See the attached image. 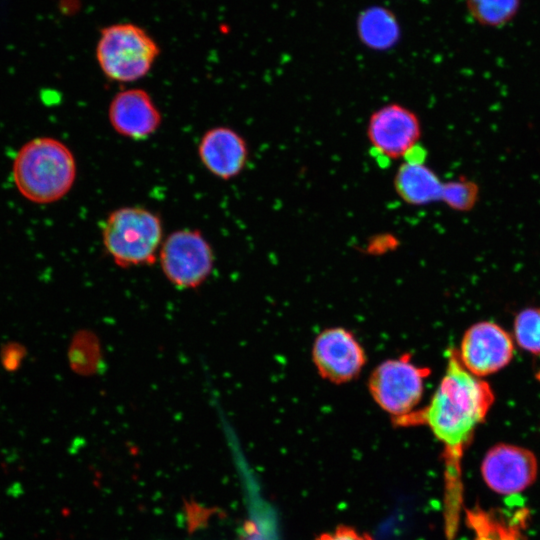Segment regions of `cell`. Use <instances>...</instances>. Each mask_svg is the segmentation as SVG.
Returning a JSON list of instances; mask_svg holds the SVG:
<instances>
[{"label": "cell", "instance_id": "2e32d148", "mask_svg": "<svg viewBox=\"0 0 540 540\" xmlns=\"http://www.w3.org/2000/svg\"><path fill=\"white\" fill-rule=\"evenodd\" d=\"M514 335L522 349L540 356V307L526 308L517 314Z\"/></svg>", "mask_w": 540, "mask_h": 540}, {"label": "cell", "instance_id": "7a4b0ae2", "mask_svg": "<svg viewBox=\"0 0 540 540\" xmlns=\"http://www.w3.org/2000/svg\"><path fill=\"white\" fill-rule=\"evenodd\" d=\"M77 175L73 152L62 141L40 136L24 143L12 163L19 194L31 203L59 201L72 189Z\"/></svg>", "mask_w": 540, "mask_h": 540}, {"label": "cell", "instance_id": "e0dca14e", "mask_svg": "<svg viewBox=\"0 0 540 540\" xmlns=\"http://www.w3.org/2000/svg\"><path fill=\"white\" fill-rule=\"evenodd\" d=\"M479 198L478 185L466 178L443 183L441 200L455 211H470Z\"/></svg>", "mask_w": 540, "mask_h": 540}, {"label": "cell", "instance_id": "5bb4252c", "mask_svg": "<svg viewBox=\"0 0 540 540\" xmlns=\"http://www.w3.org/2000/svg\"><path fill=\"white\" fill-rule=\"evenodd\" d=\"M361 42L373 50H387L399 40L400 28L395 15L386 8L373 6L362 11L357 19Z\"/></svg>", "mask_w": 540, "mask_h": 540}, {"label": "cell", "instance_id": "7c38bea8", "mask_svg": "<svg viewBox=\"0 0 540 540\" xmlns=\"http://www.w3.org/2000/svg\"><path fill=\"white\" fill-rule=\"evenodd\" d=\"M198 155L210 173L229 180L243 171L249 151L245 139L238 132L217 126L203 134L198 144Z\"/></svg>", "mask_w": 540, "mask_h": 540}, {"label": "cell", "instance_id": "52a82bcc", "mask_svg": "<svg viewBox=\"0 0 540 540\" xmlns=\"http://www.w3.org/2000/svg\"><path fill=\"white\" fill-rule=\"evenodd\" d=\"M421 132L417 114L399 103H389L375 110L367 125L373 152L385 160L404 157L418 144Z\"/></svg>", "mask_w": 540, "mask_h": 540}, {"label": "cell", "instance_id": "9c48e42d", "mask_svg": "<svg viewBox=\"0 0 540 540\" xmlns=\"http://www.w3.org/2000/svg\"><path fill=\"white\" fill-rule=\"evenodd\" d=\"M480 470L485 484L493 492L510 495L526 490L535 482L538 461L527 448L500 443L486 452Z\"/></svg>", "mask_w": 540, "mask_h": 540}, {"label": "cell", "instance_id": "3957f363", "mask_svg": "<svg viewBox=\"0 0 540 540\" xmlns=\"http://www.w3.org/2000/svg\"><path fill=\"white\" fill-rule=\"evenodd\" d=\"M103 245L113 262L122 268L153 264L163 242L160 217L139 206L112 211L102 228Z\"/></svg>", "mask_w": 540, "mask_h": 540}, {"label": "cell", "instance_id": "ac0fdd59", "mask_svg": "<svg viewBox=\"0 0 540 540\" xmlns=\"http://www.w3.org/2000/svg\"><path fill=\"white\" fill-rule=\"evenodd\" d=\"M469 522L475 531V540H518L517 531L492 520L486 513L470 512Z\"/></svg>", "mask_w": 540, "mask_h": 540}, {"label": "cell", "instance_id": "d6986e66", "mask_svg": "<svg viewBox=\"0 0 540 540\" xmlns=\"http://www.w3.org/2000/svg\"><path fill=\"white\" fill-rule=\"evenodd\" d=\"M220 514L221 510L218 507H208L194 499L183 501V517L190 535L208 527L210 520Z\"/></svg>", "mask_w": 540, "mask_h": 540}, {"label": "cell", "instance_id": "ba28073f", "mask_svg": "<svg viewBox=\"0 0 540 540\" xmlns=\"http://www.w3.org/2000/svg\"><path fill=\"white\" fill-rule=\"evenodd\" d=\"M312 359L323 379L343 384L360 374L366 363V354L351 331L332 327L317 335L312 347Z\"/></svg>", "mask_w": 540, "mask_h": 540}, {"label": "cell", "instance_id": "9a60e30c", "mask_svg": "<svg viewBox=\"0 0 540 540\" xmlns=\"http://www.w3.org/2000/svg\"><path fill=\"white\" fill-rule=\"evenodd\" d=\"M522 0H465L470 18L486 28H501L518 15Z\"/></svg>", "mask_w": 540, "mask_h": 540}, {"label": "cell", "instance_id": "ffe728a7", "mask_svg": "<svg viewBox=\"0 0 540 540\" xmlns=\"http://www.w3.org/2000/svg\"><path fill=\"white\" fill-rule=\"evenodd\" d=\"M316 540H373L370 536L360 533L347 526H340L333 532L325 533Z\"/></svg>", "mask_w": 540, "mask_h": 540}, {"label": "cell", "instance_id": "44dd1931", "mask_svg": "<svg viewBox=\"0 0 540 540\" xmlns=\"http://www.w3.org/2000/svg\"><path fill=\"white\" fill-rule=\"evenodd\" d=\"M427 156L426 149L419 143L413 146L405 155L404 159L407 163L425 164Z\"/></svg>", "mask_w": 540, "mask_h": 540}, {"label": "cell", "instance_id": "277c9868", "mask_svg": "<svg viewBox=\"0 0 540 540\" xmlns=\"http://www.w3.org/2000/svg\"><path fill=\"white\" fill-rule=\"evenodd\" d=\"M95 54L108 79L127 83L150 72L160 55V47L142 27L121 22L101 29Z\"/></svg>", "mask_w": 540, "mask_h": 540}, {"label": "cell", "instance_id": "4fadbf2b", "mask_svg": "<svg viewBox=\"0 0 540 540\" xmlns=\"http://www.w3.org/2000/svg\"><path fill=\"white\" fill-rule=\"evenodd\" d=\"M393 183L397 195L409 205L421 206L441 200L443 183L425 164L404 162Z\"/></svg>", "mask_w": 540, "mask_h": 540}, {"label": "cell", "instance_id": "8fae6325", "mask_svg": "<svg viewBox=\"0 0 540 540\" xmlns=\"http://www.w3.org/2000/svg\"><path fill=\"white\" fill-rule=\"evenodd\" d=\"M108 118L115 132L136 140L154 134L162 121L160 110L150 94L141 88L116 93L109 104Z\"/></svg>", "mask_w": 540, "mask_h": 540}, {"label": "cell", "instance_id": "5b68a950", "mask_svg": "<svg viewBox=\"0 0 540 540\" xmlns=\"http://www.w3.org/2000/svg\"><path fill=\"white\" fill-rule=\"evenodd\" d=\"M429 373L428 368L402 355L376 366L368 379V389L378 406L404 426L418 411Z\"/></svg>", "mask_w": 540, "mask_h": 540}, {"label": "cell", "instance_id": "8992f818", "mask_svg": "<svg viewBox=\"0 0 540 540\" xmlns=\"http://www.w3.org/2000/svg\"><path fill=\"white\" fill-rule=\"evenodd\" d=\"M158 259L166 279L179 289H196L211 275L214 252L197 229L170 233L162 242Z\"/></svg>", "mask_w": 540, "mask_h": 540}, {"label": "cell", "instance_id": "30bf717a", "mask_svg": "<svg viewBox=\"0 0 540 540\" xmlns=\"http://www.w3.org/2000/svg\"><path fill=\"white\" fill-rule=\"evenodd\" d=\"M458 357L471 374L484 377L504 368L512 359V337L491 321L476 323L462 337Z\"/></svg>", "mask_w": 540, "mask_h": 540}, {"label": "cell", "instance_id": "6da1fadb", "mask_svg": "<svg viewBox=\"0 0 540 540\" xmlns=\"http://www.w3.org/2000/svg\"><path fill=\"white\" fill-rule=\"evenodd\" d=\"M494 401L490 385L471 374L451 349L445 373L429 404L406 425L425 424L444 447L446 535L453 540L463 502L461 462Z\"/></svg>", "mask_w": 540, "mask_h": 540}]
</instances>
